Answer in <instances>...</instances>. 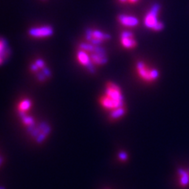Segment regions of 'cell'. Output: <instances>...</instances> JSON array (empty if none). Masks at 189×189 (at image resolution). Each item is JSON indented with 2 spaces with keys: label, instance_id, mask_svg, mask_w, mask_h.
Listing matches in <instances>:
<instances>
[{
  "label": "cell",
  "instance_id": "obj_1",
  "mask_svg": "<svg viewBox=\"0 0 189 189\" xmlns=\"http://www.w3.org/2000/svg\"><path fill=\"white\" fill-rule=\"evenodd\" d=\"M99 102L110 121L121 120L127 114V105L123 92L118 84L114 82L106 83Z\"/></svg>",
  "mask_w": 189,
  "mask_h": 189
},
{
  "label": "cell",
  "instance_id": "obj_2",
  "mask_svg": "<svg viewBox=\"0 0 189 189\" xmlns=\"http://www.w3.org/2000/svg\"><path fill=\"white\" fill-rule=\"evenodd\" d=\"M78 49L88 52L91 61L96 69L108 62L107 53L102 46H96L88 42H83L79 44Z\"/></svg>",
  "mask_w": 189,
  "mask_h": 189
},
{
  "label": "cell",
  "instance_id": "obj_3",
  "mask_svg": "<svg viewBox=\"0 0 189 189\" xmlns=\"http://www.w3.org/2000/svg\"><path fill=\"white\" fill-rule=\"evenodd\" d=\"M29 70L35 80L40 83H45L51 79L52 73L47 62L43 58H35L29 65Z\"/></svg>",
  "mask_w": 189,
  "mask_h": 189
},
{
  "label": "cell",
  "instance_id": "obj_4",
  "mask_svg": "<svg viewBox=\"0 0 189 189\" xmlns=\"http://www.w3.org/2000/svg\"><path fill=\"white\" fill-rule=\"evenodd\" d=\"M135 69L140 79L147 84H151L157 81L160 77L158 69L150 67L143 61H138L136 63Z\"/></svg>",
  "mask_w": 189,
  "mask_h": 189
},
{
  "label": "cell",
  "instance_id": "obj_5",
  "mask_svg": "<svg viewBox=\"0 0 189 189\" xmlns=\"http://www.w3.org/2000/svg\"><path fill=\"white\" fill-rule=\"evenodd\" d=\"M51 127L46 122L39 121L35 127L28 132L30 137L37 143H42L51 134Z\"/></svg>",
  "mask_w": 189,
  "mask_h": 189
},
{
  "label": "cell",
  "instance_id": "obj_6",
  "mask_svg": "<svg viewBox=\"0 0 189 189\" xmlns=\"http://www.w3.org/2000/svg\"><path fill=\"white\" fill-rule=\"evenodd\" d=\"M87 42L90 43L93 45L101 46L106 41H108L111 39V35L99 29H87L84 34Z\"/></svg>",
  "mask_w": 189,
  "mask_h": 189
},
{
  "label": "cell",
  "instance_id": "obj_7",
  "mask_svg": "<svg viewBox=\"0 0 189 189\" xmlns=\"http://www.w3.org/2000/svg\"><path fill=\"white\" fill-rule=\"evenodd\" d=\"M76 58H77V62L80 66H83L88 73H92V74L96 73L97 69L94 67L92 61H91L88 52H86L83 50H80V49H78L77 54H76Z\"/></svg>",
  "mask_w": 189,
  "mask_h": 189
},
{
  "label": "cell",
  "instance_id": "obj_8",
  "mask_svg": "<svg viewBox=\"0 0 189 189\" xmlns=\"http://www.w3.org/2000/svg\"><path fill=\"white\" fill-rule=\"evenodd\" d=\"M160 5L156 3L151 7V10L147 12V15L144 18V25L147 29L154 30V27L156 26L159 21L158 20V13L160 12Z\"/></svg>",
  "mask_w": 189,
  "mask_h": 189
},
{
  "label": "cell",
  "instance_id": "obj_9",
  "mask_svg": "<svg viewBox=\"0 0 189 189\" xmlns=\"http://www.w3.org/2000/svg\"><path fill=\"white\" fill-rule=\"evenodd\" d=\"M28 34L35 39H44L51 36L54 34V29L51 25L32 27L28 31Z\"/></svg>",
  "mask_w": 189,
  "mask_h": 189
},
{
  "label": "cell",
  "instance_id": "obj_10",
  "mask_svg": "<svg viewBox=\"0 0 189 189\" xmlns=\"http://www.w3.org/2000/svg\"><path fill=\"white\" fill-rule=\"evenodd\" d=\"M120 42L124 48L131 50L137 46V42L135 39L134 34L130 31H124L120 35Z\"/></svg>",
  "mask_w": 189,
  "mask_h": 189
},
{
  "label": "cell",
  "instance_id": "obj_11",
  "mask_svg": "<svg viewBox=\"0 0 189 189\" xmlns=\"http://www.w3.org/2000/svg\"><path fill=\"white\" fill-rule=\"evenodd\" d=\"M11 55V49L7 40L0 38V66L7 62Z\"/></svg>",
  "mask_w": 189,
  "mask_h": 189
},
{
  "label": "cell",
  "instance_id": "obj_12",
  "mask_svg": "<svg viewBox=\"0 0 189 189\" xmlns=\"http://www.w3.org/2000/svg\"><path fill=\"white\" fill-rule=\"evenodd\" d=\"M32 100L28 97H24L23 99H21L17 104L16 109H17V114L18 115L27 114L31 112L32 108Z\"/></svg>",
  "mask_w": 189,
  "mask_h": 189
},
{
  "label": "cell",
  "instance_id": "obj_13",
  "mask_svg": "<svg viewBox=\"0 0 189 189\" xmlns=\"http://www.w3.org/2000/svg\"><path fill=\"white\" fill-rule=\"evenodd\" d=\"M117 21L121 24L126 27H136L139 24V20L136 17L127 14H120L117 17Z\"/></svg>",
  "mask_w": 189,
  "mask_h": 189
},
{
  "label": "cell",
  "instance_id": "obj_14",
  "mask_svg": "<svg viewBox=\"0 0 189 189\" xmlns=\"http://www.w3.org/2000/svg\"><path fill=\"white\" fill-rule=\"evenodd\" d=\"M177 173L179 176V185L183 188H187L189 185V173L188 169H179Z\"/></svg>",
  "mask_w": 189,
  "mask_h": 189
},
{
  "label": "cell",
  "instance_id": "obj_15",
  "mask_svg": "<svg viewBox=\"0 0 189 189\" xmlns=\"http://www.w3.org/2000/svg\"><path fill=\"white\" fill-rule=\"evenodd\" d=\"M117 158L121 162H126L128 159V154L126 151H120L117 154Z\"/></svg>",
  "mask_w": 189,
  "mask_h": 189
},
{
  "label": "cell",
  "instance_id": "obj_16",
  "mask_svg": "<svg viewBox=\"0 0 189 189\" xmlns=\"http://www.w3.org/2000/svg\"><path fill=\"white\" fill-rule=\"evenodd\" d=\"M3 162H4V158H3V157L0 154V167L2 166V164H3Z\"/></svg>",
  "mask_w": 189,
  "mask_h": 189
},
{
  "label": "cell",
  "instance_id": "obj_17",
  "mask_svg": "<svg viewBox=\"0 0 189 189\" xmlns=\"http://www.w3.org/2000/svg\"><path fill=\"white\" fill-rule=\"evenodd\" d=\"M137 1H139V0H128V2H129L130 3H135V2H137Z\"/></svg>",
  "mask_w": 189,
  "mask_h": 189
},
{
  "label": "cell",
  "instance_id": "obj_18",
  "mask_svg": "<svg viewBox=\"0 0 189 189\" xmlns=\"http://www.w3.org/2000/svg\"><path fill=\"white\" fill-rule=\"evenodd\" d=\"M119 1H120L121 2H122V3H125V2H128V0H119Z\"/></svg>",
  "mask_w": 189,
  "mask_h": 189
},
{
  "label": "cell",
  "instance_id": "obj_19",
  "mask_svg": "<svg viewBox=\"0 0 189 189\" xmlns=\"http://www.w3.org/2000/svg\"><path fill=\"white\" fill-rule=\"evenodd\" d=\"M0 189H6V188H3V187H0Z\"/></svg>",
  "mask_w": 189,
  "mask_h": 189
},
{
  "label": "cell",
  "instance_id": "obj_20",
  "mask_svg": "<svg viewBox=\"0 0 189 189\" xmlns=\"http://www.w3.org/2000/svg\"><path fill=\"white\" fill-rule=\"evenodd\" d=\"M188 173H189V169H188Z\"/></svg>",
  "mask_w": 189,
  "mask_h": 189
},
{
  "label": "cell",
  "instance_id": "obj_21",
  "mask_svg": "<svg viewBox=\"0 0 189 189\" xmlns=\"http://www.w3.org/2000/svg\"><path fill=\"white\" fill-rule=\"evenodd\" d=\"M106 189H109V188H106Z\"/></svg>",
  "mask_w": 189,
  "mask_h": 189
}]
</instances>
